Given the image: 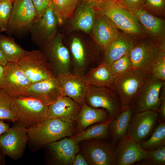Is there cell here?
<instances>
[{"label": "cell", "instance_id": "e575fe53", "mask_svg": "<svg viewBox=\"0 0 165 165\" xmlns=\"http://www.w3.org/2000/svg\"><path fill=\"white\" fill-rule=\"evenodd\" d=\"M129 51L112 64L111 71L114 78L118 75L133 68L130 57Z\"/></svg>", "mask_w": 165, "mask_h": 165}, {"label": "cell", "instance_id": "f35d334b", "mask_svg": "<svg viewBox=\"0 0 165 165\" xmlns=\"http://www.w3.org/2000/svg\"><path fill=\"white\" fill-rule=\"evenodd\" d=\"M150 74L156 79L165 81V57L153 66Z\"/></svg>", "mask_w": 165, "mask_h": 165}, {"label": "cell", "instance_id": "ac0fdd59", "mask_svg": "<svg viewBox=\"0 0 165 165\" xmlns=\"http://www.w3.org/2000/svg\"><path fill=\"white\" fill-rule=\"evenodd\" d=\"M158 119V112L153 110L134 114L130 121L127 134L140 143L151 133Z\"/></svg>", "mask_w": 165, "mask_h": 165}, {"label": "cell", "instance_id": "7c38bea8", "mask_svg": "<svg viewBox=\"0 0 165 165\" xmlns=\"http://www.w3.org/2000/svg\"><path fill=\"white\" fill-rule=\"evenodd\" d=\"M17 64L31 83L55 76L50 66L39 50L30 51Z\"/></svg>", "mask_w": 165, "mask_h": 165}, {"label": "cell", "instance_id": "30bf717a", "mask_svg": "<svg viewBox=\"0 0 165 165\" xmlns=\"http://www.w3.org/2000/svg\"><path fill=\"white\" fill-rule=\"evenodd\" d=\"M164 85L165 80L156 79L150 74H148L134 102V114L148 110L157 112L160 103V92Z\"/></svg>", "mask_w": 165, "mask_h": 165}, {"label": "cell", "instance_id": "f546056e", "mask_svg": "<svg viewBox=\"0 0 165 165\" xmlns=\"http://www.w3.org/2000/svg\"><path fill=\"white\" fill-rule=\"evenodd\" d=\"M112 119L109 118L105 122L94 123L87 127L79 136L73 135L72 137L79 144L85 141L110 139L108 125Z\"/></svg>", "mask_w": 165, "mask_h": 165}, {"label": "cell", "instance_id": "d6a6232c", "mask_svg": "<svg viewBox=\"0 0 165 165\" xmlns=\"http://www.w3.org/2000/svg\"><path fill=\"white\" fill-rule=\"evenodd\" d=\"M12 99L4 90L0 89V120L16 123L15 116L11 106Z\"/></svg>", "mask_w": 165, "mask_h": 165}, {"label": "cell", "instance_id": "1f68e13d", "mask_svg": "<svg viewBox=\"0 0 165 165\" xmlns=\"http://www.w3.org/2000/svg\"><path fill=\"white\" fill-rule=\"evenodd\" d=\"M151 137L140 143L141 147L148 151L165 145V122H159Z\"/></svg>", "mask_w": 165, "mask_h": 165}, {"label": "cell", "instance_id": "cb8c5ba5", "mask_svg": "<svg viewBox=\"0 0 165 165\" xmlns=\"http://www.w3.org/2000/svg\"><path fill=\"white\" fill-rule=\"evenodd\" d=\"M70 50L72 56V68L75 73L83 75L87 69L96 67V62L98 61L89 56L86 47L79 38L72 39L70 43Z\"/></svg>", "mask_w": 165, "mask_h": 165}, {"label": "cell", "instance_id": "83f0119b", "mask_svg": "<svg viewBox=\"0 0 165 165\" xmlns=\"http://www.w3.org/2000/svg\"><path fill=\"white\" fill-rule=\"evenodd\" d=\"M83 75L86 81L94 86L112 88L114 78L111 67L104 62L90 69Z\"/></svg>", "mask_w": 165, "mask_h": 165}, {"label": "cell", "instance_id": "74e56055", "mask_svg": "<svg viewBox=\"0 0 165 165\" xmlns=\"http://www.w3.org/2000/svg\"><path fill=\"white\" fill-rule=\"evenodd\" d=\"M145 0H118L116 2L121 7L133 12L143 7Z\"/></svg>", "mask_w": 165, "mask_h": 165}, {"label": "cell", "instance_id": "60d3db41", "mask_svg": "<svg viewBox=\"0 0 165 165\" xmlns=\"http://www.w3.org/2000/svg\"><path fill=\"white\" fill-rule=\"evenodd\" d=\"M36 13V17L39 16L48 6L50 0H32Z\"/></svg>", "mask_w": 165, "mask_h": 165}, {"label": "cell", "instance_id": "8fae6325", "mask_svg": "<svg viewBox=\"0 0 165 165\" xmlns=\"http://www.w3.org/2000/svg\"><path fill=\"white\" fill-rule=\"evenodd\" d=\"M28 140L27 129L17 123L0 136V149L6 156L15 160L23 155Z\"/></svg>", "mask_w": 165, "mask_h": 165}, {"label": "cell", "instance_id": "d6986e66", "mask_svg": "<svg viewBox=\"0 0 165 165\" xmlns=\"http://www.w3.org/2000/svg\"><path fill=\"white\" fill-rule=\"evenodd\" d=\"M146 37L160 43H165V20L155 16L142 8L133 12Z\"/></svg>", "mask_w": 165, "mask_h": 165}, {"label": "cell", "instance_id": "9a60e30c", "mask_svg": "<svg viewBox=\"0 0 165 165\" xmlns=\"http://www.w3.org/2000/svg\"><path fill=\"white\" fill-rule=\"evenodd\" d=\"M4 81L2 89L12 98L25 96L32 84L17 63L8 62L3 67Z\"/></svg>", "mask_w": 165, "mask_h": 165}, {"label": "cell", "instance_id": "2e32d148", "mask_svg": "<svg viewBox=\"0 0 165 165\" xmlns=\"http://www.w3.org/2000/svg\"><path fill=\"white\" fill-rule=\"evenodd\" d=\"M62 96L69 97L79 104L85 102V95L89 83L83 75L71 72L55 75Z\"/></svg>", "mask_w": 165, "mask_h": 165}, {"label": "cell", "instance_id": "d590c367", "mask_svg": "<svg viewBox=\"0 0 165 165\" xmlns=\"http://www.w3.org/2000/svg\"><path fill=\"white\" fill-rule=\"evenodd\" d=\"M142 8L155 16L165 18V0H145Z\"/></svg>", "mask_w": 165, "mask_h": 165}, {"label": "cell", "instance_id": "9c48e42d", "mask_svg": "<svg viewBox=\"0 0 165 165\" xmlns=\"http://www.w3.org/2000/svg\"><path fill=\"white\" fill-rule=\"evenodd\" d=\"M85 102L90 107L105 109L110 119L118 116L123 109L119 96L112 88L97 87L89 84Z\"/></svg>", "mask_w": 165, "mask_h": 165}, {"label": "cell", "instance_id": "f6af8a7d", "mask_svg": "<svg viewBox=\"0 0 165 165\" xmlns=\"http://www.w3.org/2000/svg\"><path fill=\"white\" fill-rule=\"evenodd\" d=\"M4 81L3 67L0 65V89L2 88Z\"/></svg>", "mask_w": 165, "mask_h": 165}, {"label": "cell", "instance_id": "836d02e7", "mask_svg": "<svg viewBox=\"0 0 165 165\" xmlns=\"http://www.w3.org/2000/svg\"><path fill=\"white\" fill-rule=\"evenodd\" d=\"M146 159L142 160L143 165H165V145L147 151ZM142 161V160H141Z\"/></svg>", "mask_w": 165, "mask_h": 165}, {"label": "cell", "instance_id": "d4e9b609", "mask_svg": "<svg viewBox=\"0 0 165 165\" xmlns=\"http://www.w3.org/2000/svg\"><path fill=\"white\" fill-rule=\"evenodd\" d=\"M135 41L122 32L120 36L103 49V56L101 62L111 66L130 50Z\"/></svg>", "mask_w": 165, "mask_h": 165}, {"label": "cell", "instance_id": "4dcf8cb0", "mask_svg": "<svg viewBox=\"0 0 165 165\" xmlns=\"http://www.w3.org/2000/svg\"><path fill=\"white\" fill-rule=\"evenodd\" d=\"M80 0H50L49 5L54 13L58 24H62L72 14Z\"/></svg>", "mask_w": 165, "mask_h": 165}, {"label": "cell", "instance_id": "4316f807", "mask_svg": "<svg viewBox=\"0 0 165 165\" xmlns=\"http://www.w3.org/2000/svg\"><path fill=\"white\" fill-rule=\"evenodd\" d=\"M134 114L133 108L123 109L122 112L109 122L108 130L110 139L115 146L127 134L130 121Z\"/></svg>", "mask_w": 165, "mask_h": 165}, {"label": "cell", "instance_id": "603a6c76", "mask_svg": "<svg viewBox=\"0 0 165 165\" xmlns=\"http://www.w3.org/2000/svg\"><path fill=\"white\" fill-rule=\"evenodd\" d=\"M109 118L108 112L105 109L90 107L84 102L75 121V135L79 136L90 125L103 122Z\"/></svg>", "mask_w": 165, "mask_h": 165}, {"label": "cell", "instance_id": "44dd1931", "mask_svg": "<svg viewBox=\"0 0 165 165\" xmlns=\"http://www.w3.org/2000/svg\"><path fill=\"white\" fill-rule=\"evenodd\" d=\"M91 31L97 45L102 50L122 32L107 17L96 11Z\"/></svg>", "mask_w": 165, "mask_h": 165}, {"label": "cell", "instance_id": "7402d4cb", "mask_svg": "<svg viewBox=\"0 0 165 165\" xmlns=\"http://www.w3.org/2000/svg\"><path fill=\"white\" fill-rule=\"evenodd\" d=\"M82 105L69 97L62 96L48 106L47 118L75 124Z\"/></svg>", "mask_w": 165, "mask_h": 165}, {"label": "cell", "instance_id": "7dc6e473", "mask_svg": "<svg viewBox=\"0 0 165 165\" xmlns=\"http://www.w3.org/2000/svg\"><path fill=\"white\" fill-rule=\"evenodd\" d=\"M90 2H97V1H103V0H87ZM115 1L116 2L118 0H112Z\"/></svg>", "mask_w": 165, "mask_h": 165}, {"label": "cell", "instance_id": "8992f818", "mask_svg": "<svg viewBox=\"0 0 165 165\" xmlns=\"http://www.w3.org/2000/svg\"><path fill=\"white\" fill-rule=\"evenodd\" d=\"M36 17V13L32 0L14 1L6 32L9 36L20 38L30 34L31 26Z\"/></svg>", "mask_w": 165, "mask_h": 165}, {"label": "cell", "instance_id": "3957f363", "mask_svg": "<svg viewBox=\"0 0 165 165\" xmlns=\"http://www.w3.org/2000/svg\"><path fill=\"white\" fill-rule=\"evenodd\" d=\"M129 55L133 68L149 74L153 66L165 57V43L146 37L134 42Z\"/></svg>", "mask_w": 165, "mask_h": 165}, {"label": "cell", "instance_id": "ffe728a7", "mask_svg": "<svg viewBox=\"0 0 165 165\" xmlns=\"http://www.w3.org/2000/svg\"><path fill=\"white\" fill-rule=\"evenodd\" d=\"M62 96L55 76L32 83L25 94V96L38 100L47 106Z\"/></svg>", "mask_w": 165, "mask_h": 165}, {"label": "cell", "instance_id": "ba28073f", "mask_svg": "<svg viewBox=\"0 0 165 165\" xmlns=\"http://www.w3.org/2000/svg\"><path fill=\"white\" fill-rule=\"evenodd\" d=\"M80 150L90 165H116L115 148L110 139L83 141Z\"/></svg>", "mask_w": 165, "mask_h": 165}, {"label": "cell", "instance_id": "7a4b0ae2", "mask_svg": "<svg viewBox=\"0 0 165 165\" xmlns=\"http://www.w3.org/2000/svg\"><path fill=\"white\" fill-rule=\"evenodd\" d=\"M75 124L56 118H47L40 125L27 129V144L33 151L75 134Z\"/></svg>", "mask_w": 165, "mask_h": 165}, {"label": "cell", "instance_id": "5bb4252c", "mask_svg": "<svg viewBox=\"0 0 165 165\" xmlns=\"http://www.w3.org/2000/svg\"><path fill=\"white\" fill-rule=\"evenodd\" d=\"M58 24L57 18L49 5L43 13L36 18L31 24L30 34L32 41L38 46L45 44L57 33Z\"/></svg>", "mask_w": 165, "mask_h": 165}, {"label": "cell", "instance_id": "277c9868", "mask_svg": "<svg viewBox=\"0 0 165 165\" xmlns=\"http://www.w3.org/2000/svg\"><path fill=\"white\" fill-rule=\"evenodd\" d=\"M11 106L16 123L26 129L40 125L47 118L48 106L34 98L25 96L13 98Z\"/></svg>", "mask_w": 165, "mask_h": 165}, {"label": "cell", "instance_id": "8d00e7d4", "mask_svg": "<svg viewBox=\"0 0 165 165\" xmlns=\"http://www.w3.org/2000/svg\"><path fill=\"white\" fill-rule=\"evenodd\" d=\"M13 7L12 1L2 0L0 2V31H6Z\"/></svg>", "mask_w": 165, "mask_h": 165}, {"label": "cell", "instance_id": "6da1fadb", "mask_svg": "<svg viewBox=\"0 0 165 165\" xmlns=\"http://www.w3.org/2000/svg\"><path fill=\"white\" fill-rule=\"evenodd\" d=\"M91 2L96 12L107 17L123 33L134 41L146 37L134 14L119 6L116 1Z\"/></svg>", "mask_w": 165, "mask_h": 165}, {"label": "cell", "instance_id": "5b68a950", "mask_svg": "<svg viewBox=\"0 0 165 165\" xmlns=\"http://www.w3.org/2000/svg\"><path fill=\"white\" fill-rule=\"evenodd\" d=\"M148 74L132 68L115 77L112 87L119 96L123 109L133 108L139 92Z\"/></svg>", "mask_w": 165, "mask_h": 165}, {"label": "cell", "instance_id": "e0dca14e", "mask_svg": "<svg viewBox=\"0 0 165 165\" xmlns=\"http://www.w3.org/2000/svg\"><path fill=\"white\" fill-rule=\"evenodd\" d=\"M116 165H130L146 158L147 151L143 149L140 143L126 135L115 148Z\"/></svg>", "mask_w": 165, "mask_h": 165}, {"label": "cell", "instance_id": "681fc988", "mask_svg": "<svg viewBox=\"0 0 165 165\" xmlns=\"http://www.w3.org/2000/svg\"><path fill=\"white\" fill-rule=\"evenodd\" d=\"M2 0H0V2L2 1Z\"/></svg>", "mask_w": 165, "mask_h": 165}, {"label": "cell", "instance_id": "7bdbcfd3", "mask_svg": "<svg viewBox=\"0 0 165 165\" xmlns=\"http://www.w3.org/2000/svg\"><path fill=\"white\" fill-rule=\"evenodd\" d=\"M10 128L9 125L0 120V136L5 132L7 131Z\"/></svg>", "mask_w": 165, "mask_h": 165}, {"label": "cell", "instance_id": "bcb514c9", "mask_svg": "<svg viewBox=\"0 0 165 165\" xmlns=\"http://www.w3.org/2000/svg\"><path fill=\"white\" fill-rule=\"evenodd\" d=\"M6 155L0 149V165H4L6 164Z\"/></svg>", "mask_w": 165, "mask_h": 165}, {"label": "cell", "instance_id": "ab89813d", "mask_svg": "<svg viewBox=\"0 0 165 165\" xmlns=\"http://www.w3.org/2000/svg\"><path fill=\"white\" fill-rule=\"evenodd\" d=\"M160 103L157 111L159 114L158 121L165 122V85L162 88L160 92Z\"/></svg>", "mask_w": 165, "mask_h": 165}, {"label": "cell", "instance_id": "c3c4849f", "mask_svg": "<svg viewBox=\"0 0 165 165\" xmlns=\"http://www.w3.org/2000/svg\"><path fill=\"white\" fill-rule=\"evenodd\" d=\"M11 0V1H12V2H13H13H14V1H15V0Z\"/></svg>", "mask_w": 165, "mask_h": 165}, {"label": "cell", "instance_id": "f1b7e54d", "mask_svg": "<svg viewBox=\"0 0 165 165\" xmlns=\"http://www.w3.org/2000/svg\"><path fill=\"white\" fill-rule=\"evenodd\" d=\"M0 49L8 62L13 63H17L30 52L22 48L11 36L1 34Z\"/></svg>", "mask_w": 165, "mask_h": 165}, {"label": "cell", "instance_id": "b9f144b4", "mask_svg": "<svg viewBox=\"0 0 165 165\" xmlns=\"http://www.w3.org/2000/svg\"><path fill=\"white\" fill-rule=\"evenodd\" d=\"M72 165H89L80 150L75 155Z\"/></svg>", "mask_w": 165, "mask_h": 165}, {"label": "cell", "instance_id": "ee69618b", "mask_svg": "<svg viewBox=\"0 0 165 165\" xmlns=\"http://www.w3.org/2000/svg\"><path fill=\"white\" fill-rule=\"evenodd\" d=\"M7 63L5 57L0 49V65L4 67Z\"/></svg>", "mask_w": 165, "mask_h": 165}, {"label": "cell", "instance_id": "4fadbf2b", "mask_svg": "<svg viewBox=\"0 0 165 165\" xmlns=\"http://www.w3.org/2000/svg\"><path fill=\"white\" fill-rule=\"evenodd\" d=\"M46 161L52 165H72L75 156L80 150L79 144L72 136L45 146Z\"/></svg>", "mask_w": 165, "mask_h": 165}, {"label": "cell", "instance_id": "484cf974", "mask_svg": "<svg viewBox=\"0 0 165 165\" xmlns=\"http://www.w3.org/2000/svg\"><path fill=\"white\" fill-rule=\"evenodd\" d=\"M78 6L71 25L75 29L90 33L94 23L95 10L91 2L87 0H82Z\"/></svg>", "mask_w": 165, "mask_h": 165}, {"label": "cell", "instance_id": "52a82bcc", "mask_svg": "<svg viewBox=\"0 0 165 165\" xmlns=\"http://www.w3.org/2000/svg\"><path fill=\"white\" fill-rule=\"evenodd\" d=\"M62 38V35L57 33L46 44L39 46L55 76L59 73L70 72L72 68L70 53L63 44Z\"/></svg>", "mask_w": 165, "mask_h": 165}]
</instances>
